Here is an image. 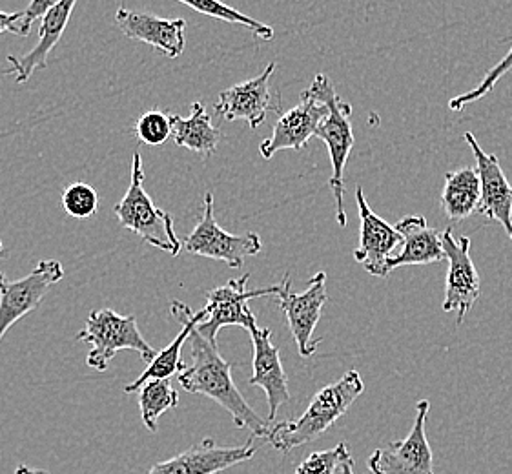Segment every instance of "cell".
<instances>
[{"mask_svg": "<svg viewBox=\"0 0 512 474\" xmlns=\"http://www.w3.org/2000/svg\"><path fill=\"white\" fill-rule=\"evenodd\" d=\"M186 341L190 343L192 365H186L185 371L177 374L183 389L219 403L239 429L245 427L257 438H267L270 433L268 420H263L237 389L232 365L221 356L217 343L205 340L195 329Z\"/></svg>", "mask_w": 512, "mask_h": 474, "instance_id": "cell-1", "label": "cell"}, {"mask_svg": "<svg viewBox=\"0 0 512 474\" xmlns=\"http://www.w3.org/2000/svg\"><path fill=\"white\" fill-rule=\"evenodd\" d=\"M363 391L365 385L359 372H347L339 382L330 383L316 392V396L308 403L307 411L297 420H288L270 427L268 442L277 451L290 453L296 447L318 440L321 434L327 433L349 411Z\"/></svg>", "mask_w": 512, "mask_h": 474, "instance_id": "cell-2", "label": "cell"}, {"mask_svg": "<svg viewBox=\"0 0 512 474\" xmlns=\"http://www.w3.org/2000/svg\"><path fill=\"white\" fill-rule=\"evenodd\" d=\"M323 103H327L328 115L319 124L316 137H319L328 148V157L332 163V177L330 188L336 197V219L339 227H347V212H345V166L349 161L352 146H354V132H352V106L339 97L332 81L325 73H319L307 88Z\"/></svg>", "mask_w": 512, "mask_h": 474, "instance_id": "cell-3", "label": "cell"}, {"mask_svg": "<svg viewBox=\"0 0 512 474\" xmlns=\"http://www.w3.org/2000/svg\"><path fill=\"white\" fill-rule=\"evenodd\" d=\"M115 216L124 228L132 230L148 245L179 256L183 243L175 234L174 217L157 208L150 194L144 190V168L141 152L135 150L132 161V179L121 203L115 205Z\"/></svg>", "mask_w": 512, "mask_h": 474, "instance_id": "cell-4", "label": "cell"}, {"mask_svg": "<svg viewBox=\"0 0 512 474\" xmlns=\"http://www.w3.org/2000/svg\"><path fill=\"white\" fill-rule=\"evenodd\" d=\"M77 340L92 345L86 363L97 372L106 371L119 351L139 352L146 361L154 360L155 356L152 345L137 327V318L117 314L112 309L92 310Z\"/></svg>", "mask_w": 512, "mask_h": 474, "instance_id": "cell-5", "label": "cell"}, {"mask_svg": "<svg viewBox=\"0 0 512 474\" xmlns=\"http://www.w3.org/2000/svg\"><path fill=\"white\" fill-rule=\"evenodd\" d=\"M250 279V274H245L241 278L230 279L223 287L210 290L206 296L205 321H201L195 330L205 338V340L217 343V334L219 330L225 329L228 325H236L243 329H256V314L248 307V301L254 298H263V296H279L283 290V281L277 285H270L265 289L246 290V283Z\"/></svg>", "mask_w": 512, "mask_h": 474, "instance_id": "cell-6", "label": "cell"}, {"mask_svg": "<svg viewBox=\"0 0 512 474\" xmlns=\"http://www.w3.org/2000/svg\"><path fill=\"white\" fill-rule=\"evenodd\" d=\"M181 243L186 252L201 258L223 261L230 268H243L248 256H257L263 250L261 237L256 232L236 236L219 227L214 216V196L210 192L205 194L203 217L195 225L192 234Z\"/></svg>", "mask_w": 512, "mask_h": 474, "instance_id": "cell-7", "label": "cell"}, {"mask_svg": "<svg viewBox=\"0 0 512 474\" xmlns=\"http://www.w3.org/2000/svg\"><path fill=\"white\" fill-rule=\"evenodd\" d=\"M290 276L283 278V290L277 296V303L287 318L288 329L296 341L297 351L301 358H310L318 351L321 338H314V330L318 327L321 310L327 303V274L319 270L316 276L308 281L305 292L296 294L290 289Z\"/></svg>", "mask_w": 512, "mask_h": 474, "instance_id": "cell-8", "label": "cell"}, {"mask_svg": "<svg viewBox=\"0 0 512 474\" xmlns=\"http://www.w3.org/2000/svg\"><path fill=\"white\" fill-rule=\"evenodd\" d=\"M441 243L445 259L449 261L443 310L456 314V325L460 327L474 303L480 299L482 281L471 258V237L461 236L456 239L452 228H447L441 232Z\"/></svg>", "mask_w": 512, "mask_h": 474, "instance_id": "cell-9", "label": "cell"}, {"mask_svg": "<svg viewBox=\"0 0 512 474\" xmlns=\"http://www.w3.org/2000/svg\"><path fill=\"white\" fill-rule=\"evenodd\" d=\"M62 278L64 268L55 259H44L28 276L15 281L0 272V340L17 321L37 309Z\"/></svg>", "mask_w": 512, "mask_h": 474, "instance_id": "cell-10", "label": "cell"}, {"mask_svg": "<svg viewBox=\"0 0 512 474\" xmlns=\"http://www.w3.org/2000/svg\"><path fill=\"white\" fill-rule=\"evenodd\" d=\"M431 402L421 400L416 405V420L409 436L400 442L376 449L370 456L369 469L372 474H436L434 454L427 440V416Z\"/></svg>", "mask_w": 512, "mask_h": 474, "instance_id": "cell-11", "label": "cell"}, {"mask_svg": "<svg viewBox=\"0 0 512 474\" xmlns=\"http://www.w3.org/2000/svg\"><path fill=\"white\" fill-rule=\"evenodd\" d=\"M327 115V103L305 90L301 93L299 104L283 112L277 119L272 135L261 143L259 152L265 159H272L281 150H301L310 137L316 135L319 124Z\"/></svg>", "mask_w": 512, "mask_h": 474, "instance_id": "cell-12", "label": "cell"}, {"mask_svg": "<svg viewBox=\"0 0 512 474\" xmlns=\"http://www.w3.org/2000/svg\"><path fill=\"white\" fill-rule=\"evenodd\" d=\"M463 139L471 146L476 159L474 168L480 177L478 214H483L491 221H498L512 241V186L503 172L500 159L496 155L487 154L471 132L463 135Z\"/></svg>", "mask_w": 512, "mask_h": 474, "instance_id": "cell-13", "label": "cell"}, {"mask_svg": "<svg viewBox=\"0 0 512 474\" xmlns=\"http://www.w3.org/2000/svg\"><path fill=\"white\" fill-rule=\"evenodd\" d=\"M356 201L361 227L359 247L354 250V259L369 272L370 276L387 278V261L392 256L394 248L401 243L400 232L369 207V201L361 186L356 190Z\"/></svg>", "mask_w": 512, "mask_h": 474, "instance_id": "cell-14", "label": "cell"}, {"mask_svg": "<svg viewBox=\"0 0 512 474\" xmlns=\"http://www.w3.org/2000/svg\"><path fill=\"white\" fill-rule=\"evenodd\" d=\"M256 453L254 438L239 447H221L214 438H205L185 453L155 464L146 474H216L252 460Z\"/></svg>", "mask_w": 512, "mask_h": 474, "instance_id": "cell-15", "label": "cell"}, {"mask_svg": "<svg viewBox=\"0 0 512 474\" xmlns=\"http://www.w3.org/2000/svg\"><path fill=\"white\" fill-rule=\"evenodd\" d=\"M274 70L276 62H270L261 75L219 93L216 114L225 121H246L252 130H257L274 108V95L270 90Z\"/></svg>", "mask_w": 512, "mask_h": 474, "instance_id": "cell-16", "label": "cell"}, {"mask_svg": "<svg viewBox=\"0 0 512 474\" xmlns=\"http://www.w3.org/2000/svg\"><path fill=\"white\" fill-rule=\"evenodd\" d=\"M115 24L123 31L124 37L146 42L170 59H175L185 52V19H163L148 13L119 8L115 13Z\"/></svg>", "mask_w": 512, "mask_h": 474, "instance_id": "cell-17", "label": "cell"}, {"mask_svg": "<svg viewBox=\"0 0 512 474\" xmlns=\"http://www.w3.org/2000/svg\"><path fill=\"white\" fill-rule=\"evenodd\" d=\"M250 338L254 345V372L250 378V385L267 392L268 422H272L279 407L292 400L288 391L287 372L283 369L279 349L272 343V330L256 327L250 330Z\"/></svg>", "mask_w": 512, "mask_h": 474, "instance_id": "cell-18", "label": "cell"}, {"mask_svg": "<svg viewBox=\"0 0 512 474\" xmlns=\"http://www.w3.org/2000/svg\"><path fill=\"white\" fill-rule=\"evenodd\" d=\"M77 0H59L55 6L46 11L41 17V30H39V42L30 53L17 57V55H8V68L4 70V75H13L15 83H28L33 72L44 70L48 66V55L53 52V48L61 41L62 33L66 30L70 17H72L73 8Z\"/></svg>", "mask_w": 512, "mask_h": 474, "instance_id": "cell-19", "label": "cell"}, {"mask_svg": "<svg viewBox=\"0 0 512 474\" xmlns=\"http://www.w3.org/2000/svg\"><path fill=\"white\" fill-rule=\"evenodd\" d=\"M170 314L181 323V332L175 336V340L168 347H164L163 351L155 352L154 360L150 361V365L144 369V372H141V376L135 382L124 387L126 394L139 392L144 383L150 382V380H170L175 374L185 371L186 363L181 360V349H183L185 341L188 340L190 332L201 321H205V310L194 312L183 301L174 299L170 303Z\"/></svg>", "mask_w": 512, "mask_h": 474, "instance_id": "cell-20", "label": "cell"}, {"mask_svg": "<svg viewBox=\"0 0 512 474\" xmlns=\"http://www.w3.org/2000/svg\"><path fill=\"white\" fill-rule=\"evenodd\" d=\"M394 228L400 232V254L390 256L387 272L409 265H431L445 261V250L438 230L429 227L423 216H407L398 221Z\"/></svg>", "mask_w": 512, "mask_h": 474, "instance_id": "cell-21", "label": "cell"}, {"mask_svg": "<svg viewBox=\"0 0 512 474\" xmlns=\"http://www.w3.org/2000/svg\"><path fill=\"white\" fill-rule=\"evenodd\" d=\"M170 123L175 143L203 157L214 154L223 139L221 128L214 124L203 103L192 104V115L188 119L170 115Z\"/></svg>", "mask_w": 512, "mask_h": 474, "instance_id": "cell-22", "label": "cell"}, {"mask_svg": "<svg viewBox=\"0 0 512 474\" xmlns=\"http://www.w3.org/2000/svg\"><path fill=\"white\" fill-rule=\"evenodd\" d=\"M441 208L451 223H461L463 219L478 214L480 207V177L474 166L460 168L445 176L441 192Z\"/></svg>", "mask_w": 512, "mask_h": 474, "instance_id": "cell-23", "label": "cell"}, {"mask_svg": "<svg viewBox=\"0 0 512 474\" xmlns=\"http://www.w3.org/2000/svg\"><path fill=\"white\" fill-rule=\"evenodd\" d=\"M179 405V392L170 380H150L139 389V409L148 431L157 433L159 418Z\"/></svg>", "mask_w": 512, "mask_h": 474, "instance_id": "cell-24", "label": "cell"}, {"mask_svg": "<svg viewBox=\"0 0 512 474\" xmlns=\"http://www.w3.org/2000/svg\"><path fill=\"white\" fill-rule=\"evenodd\" d=\"M177 2H181V4H185L188 8L199 11L203 15L219 19V21L241 24V26L248 28L256 37L263 39V41H272L274 39V30L270 26L256 21L252 17H248L245 13L237 11L236 8L228 6V4L221 2V0H177Z\"/></svg>", "mask_w": 512, "mask_h": 474, "instance_id": "cell-25", "label": "cell"}, {"mask_svg": "<svg viewBox=\"0 0 512 474\" xmlns=\"http://www.w3.org/2000/svg\"><path fill=\"white\" fill-rule=\"evenodd\" d=\"M62 207L68 216L86 219L99 212L101 201L92 186L86 183H73L62 192Z\"/></svg>", "mask_w": 512, "mask_h": 474, "instance_id": "cell-26", "label": "cell"}, {"mask_svg": "<svg viewBox=\"0 0 512 474\" xmlns=\"http://www.w3.org/2000/svg\"><path fill=\"white\" fill-rule=\"evenodd\" d=\"M512 70V46L511 50L507 52V55L503 57L502 61L498 62L496 66H492L489 72L485 73V77L482 79V83L478 84L474 90L467 93H461L456 95L454 99H451L449 108L452 112H461L467 104L476 103L483 99L487 93L491 92L492 88L496 86V83L502 79L505 73H509Z\"/></svg>", "mask_w": 512, "mask_h": 474, "instance_id": "cell-27", "label": "cell"}, {"mask_svg": "<svg viewBox=\"0 0 512 474\" xmlns=\"http://www.w3.org/2000/svg\"><path fill=\"white\" fill-rule=\"evenodd\" d=\"M352 458L347 445L341 444L327 449V451H316L307 456L301 464L297 465L294 474H338L339 465Z\"/></svg>", "mask_w": 512, "mask_h": 474, "instance_id": "cell-28", "label": "cell"}, {"mask_svg": "<svg viewBox=\"0 0 512 474\" xmlns=\"http://www.w3.org/2000/svg\"><path fill=\"white\" fill-rule=\"evenodd\" d=\"M135 135L144 145H163L172 135L170 115L163 114L159 110L146 112L135 123Z\"/></svg>", "mask_w": 512, "mask_h": 474, "instance_id": "cell-29", "label": "cell"}, {"mask_svg": "<svg viewBox=\"0 0 512 474\" xmlns=\"http://www.w3.org/2000/svg\"><path fill=\"white\" fill-rule=\"evenodd\" d=\"M59 0H31L28 8L24 10V19H22V30H24V37H28L31 31V24L41 19L46 11L55 6Z\"/></svg>", "mask_w": 512, "mask_h": 474, "instance_id": "cell-30", "label": "cell"}, {"mask_svg": "<svg viewBox=\"0 0 512 474\" xmlns=\"http://www.w3.org/2000/svg\"><path fill=\"white\" fill-rule=\"evenodd\" d=\"M22 19H24V11H17V13H6V11H0V35L10 31V33L19 35V37H24Z\"/></svg>", "mask_w": 512, "mask_h": 474, "instance_id": "cell-31", "label": "cell"}, {"mask_svg": "<svg viewBox=\"0 0 512 474\" xmlns=\"http://www.w3.org/2000/svg\"><path fill=\"white\" fill-rule=\"evenodd\" d=\"M338 474H356V471H354V460L349 458L347 462L339 465Z\"/></svg>", "mask_w": 512, "mask_h": 474, "instance_id": "cell-32", "label": "cell"}, {"mask_svg": "<svg viewBox=\"0 0 512 474\" xmlns=\"http://www.w3.org/2000/svg\"><path fill=\"white\" fill-rule=\"evenodd\" d=\"M15 474H50L48 471H42V469H31L28 465H19Z\"/></svg>", "mask_w": 512, "mask_h": 474, "instance_id": "cell-33", "label": "cell"}, {"mask_svg": "<svg viewBox=\"0 0 512 474\" xmlns=\"http://www.w3.org/2000/svg\"><path fill=\"white\" fill-rule=\"evenodd\" d=\"M6 256V248H4V245H2V239H0V259L4 258Z\"/></svg>", "mask_w": 512, "mask_h": 474, "instance_id": "cell-34", "label": "cell"}]
</instances>
